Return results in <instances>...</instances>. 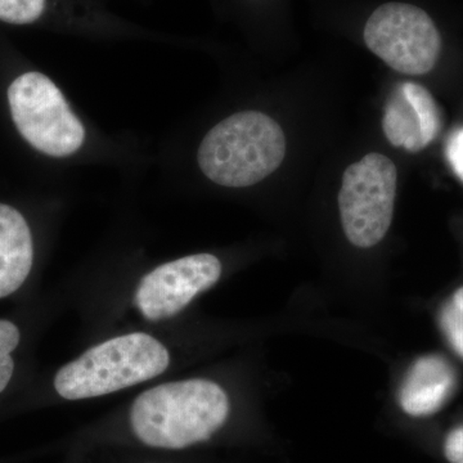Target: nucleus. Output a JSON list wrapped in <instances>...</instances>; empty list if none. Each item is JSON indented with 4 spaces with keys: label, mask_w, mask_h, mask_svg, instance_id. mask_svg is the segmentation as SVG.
<instances>
[{
    "label": "nucleus",
    "mask_w": 463,
    "mask_h": 463,
    "mask_svg": "<svg viewBox=\"0 0 463 463\" xmlns=\"http://www.w3.org/2000/svg\"><path fill=\"white\" fill-rule=\"evenodd\" d=\"M286 146L281 125L270 116L237 112L209 130L197 151V163L216 184L250 187L281 166Z\"/></svg>",
    "instance_id": "obj_2"
},
{
    "label": "nucleus",
    "mask_w": 463,
    "mask_h": 463,
    "mask_svg": "<svg viewBox=\"0 0 463 463\" xmlns=\"http://www.w3.org/2000/svg\"><path fill=\"white\" fill-rule=\"evenodd\" d=\"M446 152L453 172L463 182V128L456 130L448 139Z\"/></svg>",
    "instance_id": "obj_14"
},
{
    "label": "nucleus",
    "mask_w": 463,
    "mask_h": 463,
    "mask_svg": "<svg viewBox=\"0 0 463 463\" xmlns=\"http://www.w3.org/2000/svg\"><path fill=\"white\" fill-rule=\"evenodd\" d=\"M364 38L368 50L402 74H428L440 56L441 36L434 21L405 3L377 8L365 24Z\"/></svg>",
    "instance_id": "obj_6"
},
{
    "label": "nucleus",
    "mask_w": 463,
    "mask_h": 463,
    "mask_svg": "<svg viewBox=\"0 0 463 463\" xmlns=\"http://www.w3.org/2000/svg\"><path fill=\"white\" fill-rule=\"evenodd\" d=\"M444 455L450 463H463V425L448 434L444 441Z\"/></svg>",
    "instance_id": "obj_15"
},
{
    "label": "nucleus",
    "mask_w": 463,
    "mask_h": 463,
    "mask_svg": "<svg viewBox=\"0 0 463 463\" xmlns=\"http://www.w3.org/2000/svg\"><path fill=\"white\" fill-rule=\"evenodd\" d=\"M8 102L18 132L42 154L67 157L83 147L84 125L48 76L36 71L18 76L9 87Z\"/></svg>",
    "instance_id": "obj_4"
},
{
    "label": "nucleus",
    "mask_w": 463,
    "mask_h": 463,
    "mask_svg": "<svg viewBox=\"0 0 463 463\" xmlns=\"http://www.w3.org/2000/svg\"><path fill=\"white\" fill-rule=\"evenodd\" d=\"M455 386V370L447 359L439 355L422 356L405 377L399 392V404L410 416H430L443 407Z\"/></svg>",
    "instance_id": "obj_9"
},
{
    "label": "nucleus",
    "mask_w": 463,
    "mask_h": 463,
    "mask_svg": "<svg viewBox=\"0 0 463 463\" xmlns=\"http://www.w3.org/2000/svg\"><path fill=\"white\" fill-rule=\"evenodd\" d=\"M45 9V0H0V21L14 25L35 23Z\"/></svg>",
    "instance_id": "obj_12"
},
{
    "label": "nucleus",
    "mask_w": 463,
    "mask_h": 463,
    "mask_svg": "<svg viewBox=\"0 0 463 463\" xmlns=\"http://www.w3.org/2000/svg\"><path fill=\"white\" fill-rule=\"evenodd\" d=\"M33 243L26 219L0 203V298L16 292L32 272Z\"/></svg>",
    "instance_id": "obj_10"
},
{
    "label": "nucleus",
    "mask_w": 463,
    "mask_h": 463,
    "mask_svg": "<svg viewBox=\"0 0 463 463\" xmlns=\"http://www.w3.org/2000/svg\"><path fill=\"white\" fill-rule=\"evenodd\" d=\"M20 339L17 326L0 319V392L7 388L14 376V362L11 354L20 344Z\"/></svg>",
    "instance_id": "obj_11"
},
{
    "label": "nucleus",
    "mask_w": 463,
    "mask_h": 463,
    "mask_svg": "<svg viewBox=\"0 0 463 463\" xmlns=\"http://www.w3.org/2000/svg\"><path fill=\"white\" fill-rule=\"evenodd\" d=\"M398 170L383 155H365L343 175L339 194L341 223L356 248H373L388 233L397 196Z\"/></svg>",
    "instance_id": "obj_5"
},
{
    "label": "nucleus",
    "mask_w": 463,
    "mask_h": 463,
    "mask_svg": "<svg viewBox=\"0 0 463 463\" xmlns=\"http://www.w3.org/2000/svg\"><path fill=\"white\" fill-rule=\"evenodd\" d=\"M441 114L434 97L422 85H395L383 109V129L394 147L419 152L441 130Z\"/></svg>",
    "instance_id": "obj_8"
},
{
    "label": "nucleus",
    "mask_w": 463,
    "mask_h": 463,
    "mask_svg": "<svg viewBox=\"0 0 463 463\" xmlns=\"http://www.w3.org/2000/svg\"><path fill=\"white\" fill-rule=\"evenodd\" d=\"M169 352L142 332L109 339L63 365L54 388L69 401L97 398L145 383L165 373Z\"/></svg>",
    "instance_id": "obj_3"
},
{
    "label": "nucleus",
    "mask_w": 463,
    "mask_h": 463,
    "mask_svg": "<svg viewBox=\"0 0 463 463\" xmlns=\"http://www.w3.org/2000/svg\"><path fill=\"white\" fill-rule=\"evenodd\" d=\"M440 326L450 345L463 358V306H456L452 301L446 304L441 309Z\"/></svg>",
    "instance_id": "obj_13"
},
{
    "label": "nucleus",
    "mask_w": 463,
    "mask_h": 463,
    "mask_svg": "<svg viewBox=\"0 0 463 463\" xmlns=\"http://www.w3.org/2000/svg\"><path fill=\"white\" fill-rule=\"evenodd\" d=\"M228 414L230 399L218 383L176 381L139 395L130 411V425L146 446L183 449L212 438Z\"/></svg>",
    "instance_id": "obj_1"
},
{
    "label": "nucleus",
    "mask_w": 463,
    "mask_h": 463,
    "mask_svg": "<svg viewBox=\"0 0 463 463\" xmlns=\"http://www.w3.org/2000/svg\"><path fill=\"white\" fill-rule=\"evenodd\" d=\"M221 276L222 263L214 255L176 259L143 277L136 292V306L149 321L170 318L214 286Z\"/></svg>",
    "instance_id": "obj_7"
}]
</instances>
